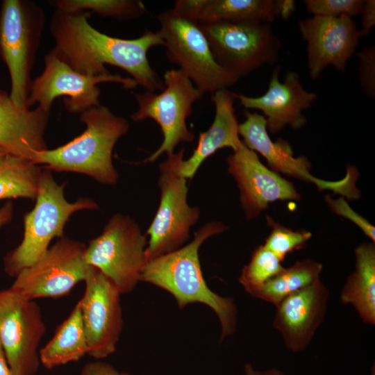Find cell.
Here are the masks:
<instances>
[{"label": "cell", "mask_w": 375, "mask_h": 375, "mask_svg": "<svg viewBox=\"0 0 375 375\" xmlns=\"http://www.w3.org/2000/svg\"><path fill=\"white\" fill-rule=\"evenodd\" d=\"M89 12L54 9L50 31L55 41L52 49L76 72L90 76L110 74L106 65L121 68L147 91L162 90L163 81L149 64L147 53L165 46L158 31H145L135 39L103 33L89 22Z\"/></svg>", "instance_id": "obj_1"}, {"label": "cell", "mask_w": 375, "mask_h": 375, "mask_svg": "<svg viewBox=\"0 0 375 375\" xmlns=\"http://www.w3.org/2000/svg\"><path fill=\"white\" fill-rule=\"evenodd\" d=\"M227 228L221 222H208L194 233L193 240L188 244L148 261L140 276V281L152 284L172 294L181 309L194 303L210 307L220 323V341L236 331L237 306L233 298L222 297L208 286L203 276L199 251L207 239Z\"/></svg>", "instance_id": "obj_2"}, {"label": "cell", "mask_w": 375, "mask_h": 375, "mask_svg": "<svg viewBox=\"0 0 375 375\" xmlns=\"http://www.w3.org/2000/svg\"><path fill=\"white\" fill-rule=\"evenodd\" d=\"M84 131L67 143L36 153L31 161L56 172L90 176L97 182L114 185L119 174L112 162L117 141L129 129L128 121L101 104L79 114Z\"/></svg>", "instance_id": "obj_3"}, {"label": "cell", "mask_w": 375, "mask_h": 375, "mask_svg": "<svg viewBox=\"0 0 375 375\" xmlns=\"http://www.w3.org/2000/svg\"><path fill=\"white\" fill-rule=\"evenodd\" d=\"M64 188L65 185L58 184L50 170H42L35 206L24 217L22 240L3 260L4 270L10 276L15 278L33 265L49 248L53 238L64 236L65 224L74 213L99 208L98 204L90 198L69 202Z\"/></svg>", "instance_id": "obj_4"}, {"label": "cell", "mask_w": 375, "mask_h": 375, "mask_svg": "<svg viewBox=\"0 0 375 375\" xmlns=\"http://www.w3.org/2000/svg\"><path fill=\"white\" fill-rule=\"evenodd\" d=\"M45 25L41 6L29 0H4L0 10V57L10 78L9 96L29 108L31 74Z\"/></svg>", "instance_id": "obj_5"}, {"label": "cell", "mask_w": 375, "mask_h": 375, "mask_svg": "<svg viewBox=\"0 0 375 375\" xmlns=\"http://www.w3.org/2000/svg\"><path fill=\"white\" fill-rule=\"evenodd\" d=\"M184 151L174 152L159 165L160 203L145 233L147 262L182 247L200 217L199 208L188 202V179L180 172Z\"/></svg>", "instance_id": "obj_6"}, {"label": "cell", "mask_w": 375, "mask_h": 375, "mask_svg": "<svg viewBox=\"0 0 375 375\" xmlns=\"http://www.w3.org/2000/svg\"><path fill=\"white\" fill-rule=\"evenodd\" d=\"M158 21L167 58L203 93L213 94L239 81L217 62L199 24L173 9L159 14Z\"/></svg>", "instance_id": "obj_7"}, {"label": "cell", "mask_w": 375, "mask_h": 375, "mask_svg": "<svg viewBox=\"0 0 375 375\" xmlns=\"http://www.w3.org/2000/svg\"><path fill=\"white\" fill-rule=\"evenodd\" d=\"M165 88L159 94L147 91L135 94L138 109L131 115L134 122L147 119L160 128L163 140L159 147L144 162H153L164 153L170 156L181 143H191L194 134L187 126L192 106L204 93L197 88L180 69L167 70L163 75Z\"/></svg>", "instance_id": "obj_8"}, {"label": "cell", "mask_w": 375, "mask_h": 375, "mask_svg": "<svg viewBox=\"0 0 375 375\" xmlns=\"http://www.w3.org/2000/svg\"><path fill=\"white\" fill-rule=\"evenodd\" d=\"M147 236L137 222L121 213L113 215L102 233L85 250L88 264L106 276L121 294L131 292L140 281L147 263Z\"/></svg>", "instance_id": "obj_9"}, {"label": "cell", "mask_w": 375, "mask_h": 375, "mask_svg": "<svg viewBox=\"0 0 375 375\" xmlns=\"http://www.w3.org/2000/svg\"><path fill=\"white\" fill-rule=\"evenodd\" d=\"M199 25L217 62L240 79L279 60L281 42L270 24L217 22Z\"/></svg>", "instance_id": "obj_10"}, {"label": "cell", "mask_w": 375, "mask_h": 375, "mask_svg": "<svg viewBox=\"0 0 375 375\" xmlns=\"http://www.w3.org/2000/svg\"><path fill=\"white\" fill-rule=\"evenodd\" d=\"M43 72L33 80L28 96V106L36 105L49 111L56 99L63 97L66 110L81 114L100 105L101 90L99 83L111 82L126 89L138 86L130 77L118 74L90 76L81 74L62 60L51 49L44 56Z\"/></svg>", "instance_id": "obj_11"}, {"label": "cell", "mask_w": 375, "mask_h": 375, "mask_svg": "<svg viewBox=\"0 0 375 375\" xmlns=\"http://www.w3.org/2000/svg\"><path fill=\"white\" fill-rule=\"evenodd\" d=\"M87 246L62 236L33 265L23 269L10 288L24 298H57L84 281L94 267L85 260Z\"/></svg>", "instance_id": "obj_12"}, {"label": "cell", "mask_w": 375, "mask_h": 375, "mask_svg": "<svg viewBox=\"0 0 375 375\" xmlns=\"http://www.w3.org/2000/svg\"><path fill=\"white\" fill-rule=\"evenodd\" d=\"M46 327L40 308L12 289L0 290V344L14 375H33Z\"/></svg>", "instance_id": "obj_13"}, {"label": "cell", "mask_w": 375, "mask_h": 375, "mask_svg": "<svg viewBox=\"0 0 375 375\" xmlns=\"http://www.w3.org/2000/svg\"><path fill=\"white\" fill-rule=\"evenodd\" d=\"M245 120L239 124L238 133L243 143L251 150L260 153L274 172L315 185L319 190H328L349 199L360 197L356 188L358 177L356 168L349 166L346 176L337 181H327L314 176L310 172V163L304 156L294 157L290 143L278 139L271 140L264 116L257 112H244Z\"/></svg>", "instance_id": "obj_14"}, {"label": "cell", "mask_w": 375, "mask_h": 375, "mask_svg": "<svg viewBox=\"0 0 375 375\" xmlns=\"http://www.w3.org/2000/svg\"><path fill=\"white\" fill-rule=\"evenodd\" d=\"M85 283L84 294L78 301L88 354L102 359L115 351L123 328L121 293L96 268Z\"/></svg>", "instance_id": "obj_15"}, {"label": "cell", "mask_w": 375, "mask_h": 375, "mask_svg": "<svg viewBox=\"0 0 375 375\" xmlns=\"http://www.w3.org/2000/svg\"><path fill=\"white\" fill-rule=\"evenodd\" d=\"M298 28L306 42L310 77L315 80L328 66L345 72L362 37L353 18L312 16L299 21Z\"/></svg>", "instance_id": "obj_16"}, {"label": "cell", "mask_w": 375, "mask_h": 375, "mask_svg": "<svg viewBox=\"0 0 375 375\" xmlns=\"http://www.w3.org/2000/svg\"><path fill=\"white\" fill-rule=\"evenodd\" d=\"M233 151L226 158L228 172L238 185L247 219L258 217L272 202L301 199L292 183L264 165L257 153L243 142Z\"/></svg>", "instance_id": "obj_17"}, {"label": "cell", "mask_w": 375, "mask_h": 375, "mask_svg": "<svg viewBox=\"0 0 375 375\" xmlns=\"http://www.w3.org/2000/svg\"><path fill=\"white\" fill-rule=\"evenodd\" d=\"M278 65L273 71L268 89L261 96L248 97L237 94L240 104L246 109L262 112L267 129L272 133L281 131L286 126L297 130L307 123L303 111L308 109L317 99V94L304 89L299 75L290 71L281 82Z\"/></svg>", "instance_id": "obj_18"}, {"label": "cell", "mask_w": 375, "mask_h": 375, "mask_svg": "<svg viewBox=\"0 0 375 375\" xmlns=\"http://www.w3.org/2000/svg\"><path fill=\"white\" fill-rule=\"evenodd\" d=\"M328 298V290L319 278L276 306L272 326L281 333L288 350L301 352L310 343L324 320Z\"/></svg>", "instance_id": "obj_19"}, {"label": "cell", "mask_w": 375, "mask_h": 375, "mask_svg": "<svg viewBox=\"0 0 375 375\" xmlns=\"http://www.w3.org/2000/svg\"><path fill=\"white\" fill-rule=\"evenodd\" d=\"M50 112L36 106L21 108L0 90V147L8 154L31 160L48 149L44 135Z\"/></svg>", "instance_id": "obj_20"}, {"label": "cell", "mask_w": 375, "mask_h": 375, "mask_svg": "<svg viewBox=\"0 0 375 375\" xmlns=\"http://www.w3.org/2000/svg\"><path fill=\"white\" fill-rule=\"evenodd\" d=\"M237 94L228 89L212 94L213 122L207 131L200 133L191 156L188 160L183 159L181 164V174L188 180L192 179L202 163L219 149L230 148L235 151L242 145L234 108Z\"/></svg>", "instance_id": "obj_21"}, {"label": "cell", "mask_w": 375, "mask_h": 375, "mask_svg": "<svg viewBox=\"0 0 375 375\" xmlns=\"http://www.w3.org/2000/svg\"><path fill=\"white\" fill-rule=\"evenodd\" d=\"M173 10L198 24L231 22L272 24L278 18L277 0H177Z\"/></svg>", "instance_id": "obj_22"}, {"label": "cell", "mask_w": 375, "mask_h": 375, "mask_svg": "<svg viewBox=\"0 0 375 375\" xmlns=\"http://www.w3.org/2000/svg\"><path fill=\"white\" fill-rule=\"evenodd\" d=\"M354 271L341 291V302L351 304L365 324H375V246L364 242L355 249Z\"/></svg>", "instance_id": "obj_23"}, {"label": "cell", "mask_w": 375, "mask_h": 375, "mask_svg": "<svg viewBox=\"0 0 375 375\" xmlns=\"http://www.w3.org/2000/svg\"><path fill=\"white\" fill-rule=\"evenodd\" d=\"M81 310L77 302L69 317L57 328L49 342L39 351L40 361L48 369L77 361L88 354Z\"/></svg>", "instance_id": "obj_24"}, {"label": "cell", "mask_w": 375, "mask_h": 375, "mask_svg": "<svg viewBox=\"0 0 375 375\" xmlns=\"http://www.w3.org/2000/svg\"><path fill=\"white\" fill-rule=\"evenodd\" d=\"M322 267L312 259L297 261L266 281L252 296L276 306L288 296L319 279Z\"/></svg>", "instance_id": "obj_25"}, {"label": "cell", "mask_w": 375, "mask_h": 375, "mask_svg": "<svg viewBox=\"0 0 375 375\" xmlns=\"http://www.w3.org/2000/svg\"><path fill=\"white\" fill-rule=\"evenodd\" d=\"M41 172L31 160L7 154L0 161V199H35Z\"/></svg>", "instance_id": "obj_26"}, {"label": "cell", "mask_w": 375, "mask_h": 375, "mask_svg": "<svg viewBox=\"0 0 375 375\" xmlns=\"http://www.w3.org/2000/svg\"><path fill=\"white\" fill-rule=\"evenodd\" d=\"M49 2L55 9L89 12L118 20L138 19L147 12L140 0H53Z\"/></svg>", "instance_id": "obj_27"}, {"label": "cell", "mask_w": 375, "mask_h": 375, "mask_svg": "<svg viewBox=\"0 0 375 375\" xmlns=\"http://www.w3.org/2000/svg\"><path fill=\"white\" fill-rule=\"evenodd\" d=\"M281 262L276 255L260 245L253 251L249 263L242 268L239 282L252 296L266 281L285 268Z\"/></svg>", "instance_id": "obj_28"}, {"label": "cell", "mask_w": 375, "mask_h": 375, "mask_svg": "<svg viewBox=\"0 0 375 375\" xmlns=\"http://www.w3.org/2000/svg\"><path fill=\"white\" fill-rule=\"evenodd\" d=\"M267 224L272 231L265 240L264 247L276 255L281 262L290 253L301 249L311 238L312 233L308 231H294L276 223L267 217Z\"/></svg>", "instance_id": "obj_29"}, {"label": "cell", "mask_w": 375, "mask_h": 375, "mask_svg": "<svg viewBox=\"0 0 375 375\" xmlns=\"http://www.w3.org/2000/svg\"><path fill=\"white\" fill-rule=\"evenodd\" d=\"M364 0H304L306 11L312 16L353 18L360 14Z\"/></svg>", "instance_id": "obj_30"}, {"label": "cell", "mask_w": 375, "mask_h": 375, "mask_svg": "<svg viewBox=\"0 0 375 375\" xmlns=\"http://www.w3.org/2000/svg\"><path fill=\"white\" fill-rule=\"evenodd\" d=\"M358 60L359 82L365 94L375 99V45L356 52Z\"/></svg>", "instance_id": "obj_31"}, {"label": "cell", "mask_w": 375, "mask_h": 375, "mask_svg": "<svg viewBox=\"0 0 375 375\" xmlns=\"http://www.w3.org/2000/svg\"><path fill=\"white\" fill-rule=\"evenodd\" d=\"M325 201L333 212L351 221L374 243V226L365 218L353 210L344 197H341L339 199H333L330 195L326 194L325 196Z\"/></svg>", "instance_id": "obj_32"}, {"label": "cell", "mask_w": 375, "mask_h": 375, "mask_svg": "<svg viewBox=\"0 0 375 375\" xmlns=\"http://www.w3.org/2000/svg\"><path fill=\"white\" fill-rule=\"evenodd\" d=\"M359 15H361L362 35L367 36L375 26V1L364 0Z\"/></svg>", "instance_id": "obj_33"}, {"label": "cell", "mask_w": 375, "mask_h": 375, "mask_svg": "<svg viewBox=\"0 0 375 375\" xmlns=\"http://www.w3.org/2000/svg\"><path fill=\"white\" fill-rule=\"evenodd\" d=\"M80 375H132L117 370L112 365L101 361L89 362L84 366Z\"/></svg>", "instance_id": "obj_34"}, {"label": "cell", "mask_w": 375, "mask_h": 375, "mask_svg": "<svg viewBox=\"0 0 375 375\" xmlns=\"http://www.w3.org/2000/svg\"><path fill=\"white\" fill-rule=\"evenodd\" d=\"M297 2L294 0H277L278 17L288 20L296 10Z\"/></svg>", "instance_id": "obj_35"}, {"label": "cell", "mask_w": 375, "mask_h": 375, "mask_svg": "<svg viewBox=\"0 0 375 375\" xmlns=\"http://www.w3.org/2000/svg\"><path fill=\"white\" fill-rule=\"evenodd\" d=\"M12 216L13 204L9 201L0 208V228L9 223Z\"/></svg>", "instance_id": "obj_36"}, {"label": "cell", "mask_w": 375, "mask_h": 375, "mask_svg": "<svg viewBox=\"0 0 375 375\" xmlns=\"http://www.w3.org/2000/svg\"><path fill=\"white\" fill-rule=\"evenodd\" d=\"M0 375H14L7 362L3 349L0 344Z\"/></svg>", "instance_id": "obj_37"}, {"label": "cell", "mask_w": 375, "mask_h": 375, "mask_svg": "<svg viewBox=\"0 0 375 375\" xmlns=\"http://www.w3.org/2000/svg\"><path fill=\"white\" fill-rule=\"evenodd\" d=\"M244 374L245 375H283L282 373L277 370H270L267 372H259L255 370L251 365L247 364L244 366Z\"/></svg>", "instance_id": "obj_38"}, {"label": "cell", "mask_w": 375, "mask_h": 375, "mask_svg": "<svg viewBox=\"0 0 375 375\" xmlns=\"http://www.w3.org/2000/svg\"><path fill=\"white\" fill-rule=\"evenodd\" d=\"M8 152L0 147V161L7 155Z\"/></svg>", "instance_id": "obj_39"}, {"label": "cell", "mask_w": 375, "mask_h": 375, "mask_svg": "<svg viewBox=\"0 0 375 375\" xmlns=\"http://www.w3.org/2000/svg\"><path fill=\"white\" fill-rule=\"evenodd\" d=\"M372 375H374V369L373 367V370H372Z\"/></svg>", "instance_id": "obj_40"}]
</instances>
